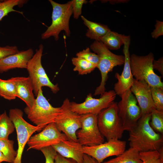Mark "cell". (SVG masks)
<instances>
[{
	"mask_svg": "<svg viewBox=\"0 0 163 163\" xmlns=\"http://www.w3.org/2000/svg\"><path fill=\"white\" fill-rule=\"evenodd\" d=\"M19 51L18 47L15 46H0V59L18 53Z\"/></svg>",
	"mask_w": 163,
	"mask_h": 163,
	"instance_id": "cell-34",
	"label": "cell"
},
{
	"mask_svg": "<svg viewBox=\"0 0 163 163\" xmlns=\"http://www.w3.org/2000/svg\"><path fill=\"white\" fill-rule=\"evenodd\" d=\"M55 160V163H77L73 159L65 158L58 153Z\"/></svg>",
	"mask_w": 163,
	"mask_h": 163,
	"instance_id": "cell-37",
	"label": "cell"
},
{
	"mask_svg": "<svg viewBox=\"0 0 163 163\" xmlns=\"http://www.w3.org/2000/svg\"><path fill=\"white\" fill-rule=\"evenodd\" d=\"M155 25V29L151 33L152 37L157 39L159 37L163 35V21L156 20Z\"/></svg>",
	"mask_w": 163,
	"mask_h": 163,
	"instance_id": "cell-35",
	"label": "cell"
},
{
	"mask_svg": "<svg viewBox=\"0 0 163 163\" xmlns=\"http://www.w3.org/2000/svg\"><path fill=\"white\" fill-rule=\"evenodd\" d=\"M43 49V45L40 44L38 49L36 50L35 53L29 61L26 68L36 97L43 87L49 88L54 94L57 93L59 90L57 84H54L50 80L42 65L41 59Z\"/></svg>",
	"mask_w": 163,
	"mask_h": 163,
	"instance_id": "cell-7",
	"label": "cell"
},
{
	"mask_svg": "<svg viewBox=\"0 0 163 163\" xmlns=\"http://www.w3.org/2000/svg\"><path fill=\"white\" fill-rule=\"evenodd\" d=\"M126 142L119 139H112L107 142L91 146H83L84 154L95 159L99 163H101L109 157L117 156L125 150Z\"/></svg>",
	"mask_w": 163,
	"mask_h": 163,
	"instance_id": "cell-14",
	"label": "cell"
},
{
	"mask_svg": "<svg viewBox=\"0 0 163 163\" xmlns=\"http://www.w3.org/2000/svg\"><path fill=\"white\" fill-rule=\"evenodd\" d=\"M23 116V112L19 109H12L9 110V116L15 126L18 143L17 155L13 163H21L24 149L29 139L34 133L42 130L40 127L28 123Z\"/></svg>",
	"mask_w": 163,
	"mask_h": 163,
	"instance_id": "cell-8",
	"label": "cell"
},
{
	"mask_svg": "<svg viewBox=\"0 0 163 163\" xmlns=\"http://www.w3.org/2000/svg\"><path fill=\"white\" fill-rule=\"evenodd\" d=\"M125 35L109 31L100 39V41L109 50H117L123 44Z\"/></svg>",
	"mask_w": 163,
	"mask_h": 163,
	"instance_id": "cell-22",
	"label": "cell"
},
{
	"mask_svg": "<svg viewBox=\"0 0 163 163\" xmlns=\"http://www.w3.org/2000/svg\"><path fill=\"white\" fill-rule=\"evenodd\" d=\"M90 48L99 58L97 66L100 71L101 81L100 85L95 90L94 95L102 94L105 91V85L108 73L117 66L124 64V56L111 52L100 41L95 40L90 45Z\"/></svg>",
	"mask_w": 163,
	"mask_h": 163,
	"instance_id": "cell-2",
	"label": "cell"
},
{
	"mask_svg": "<svg viewBox=\"0 0 163 163\" xmlns=\"http://www.w3.org/2000/svg\"><path fill=\"white\" fill-rule=\"evenodd\" d=\"M99 131L108 141L120 139L124 131L118 113L117 103L113 102L97 115Z\"/></svg>",
	"mask_w": 163,
	"mask_h": 163,
	"instance_id": "cell-6",
	"label": "cell"
},
{
	"mask_svg": "<svg viewBox=\"0 0 163 163\" xmlns=\"http://www.w3.org/2000/svg\"><path fill=\"white\" fill-rule=\"evenodd\" d=\"M3 162H8V161L2 152L0 151V163Z\"/></svg>",
	"mask_w": 163,
	"mask_h": 163,
	"instance_id": "cell-39",
	"label": "cell"
},
{
	"mask_svg": "<svg viewBox=\"0 0 163 163\" xmlns=\"http://www.w3.org/2000/svg\"><path fill=\"white\" fill-rule=\"evenodd\" d=\"M152 98L156 110L163 111V88L151 87Z\"/></svg>",
	"mask_w": 163,
	"mask_h": 163,
	"instance_id": "cell-30",
	"label": "cell"
},
{
	"mask_svg": "<svg viewBox=\"0 0 163 163\" xmlns=\"http://www.w3.org/2000/svg\"><path fill=\"white\" fill-rule=\"evenodd\" d=\"M142 163H163V149L158 151L139 152Z\"/></svg>",
	"mask_w": 163,
	"mask_h": 163,
	"instance_id": "cell-28",
	"label": "cell"
},
{
	"mask_svg": "<svg viewBox=\"0 0 163 163\" xmlns=\"http://www.w3.org/2000/svg\"><path fill=\"white\" fill-rule=\"evenodd\" d=\"M34 54L33 49L29 48L0 59V73L15 68L26 69L29 61Z\"/></svg>",
	"mask_w": 163,
	"mask_h": 163,
	"instance_id": "cell-17",
	"label": "cell"
},
{
	"mask_svg": "<svg viewBox=\"0 0 163 163\" xmlns=\"http://www.w3.org/2000/svg\"><path fill=\"white\" fill-rule=\"evenodd\" d=\"M0 96L8 100L16 98L15 85L11 78L7 80L0 78Z\"/></svg>",
	"mask_w": 163,
	"mask_h": 163,
	"instance_id": "cell-23",
	"label": "cell"
},
{
	"mask_svg": "<svg viewBox=\"0 0 163 163\" xmlns=\"http://www.w3.org/2000/svg\"><path fill=\"white\" fill-rule=\"evenodd\" d=\"M151 113L142 115L134 127L129 131L130 147L139 152L158 151L163 147V135L155 132L149 124Z\"/></svg>",
	"mask_w": 163,
	"mask_h": 163,
	"instance_id": "cell-1",
	"label": "cell"
},
{
	"mask_svg": "<svg viewBox=\"0 0 163 163\" xmlns=\"http://www.w3.org/2000/svg\"><path fill=\"white\" fill-rule=\"evenodd\" d=\"M120 97L121 100L117 103L118 115L124 131L129 132L134 127L141 117V110L130 89Z\"/></svg>",
	"mask_w": 163,
	"mask_h": 163,
	"instance_id": "cell-9",
	"label": "cell"
},
{
	"mask_svg": "<svg viewBox=\"0 0 163 163\" xmlns=\"http://www.w3.org/2000/svg\"><path fill=\"white\" fill-rule=\"evenodd\" d=\"M77 57L84 59L95 65L97 67L98 64L99 58L95 53L91 52L89 47L86 48L76 54Z\"/></svg>",
	"mask_w": 163,
	"mask_h": 163,
	"instance_id": "cell-31",
	"label": "cell"
},
{
	"mask_svg": "<svg viewBox=\"0 0 163 163\" xmlns=\"http://www.w3.org/2000/svg\"><path fill=\"white\" fill-rule=\"evenodd\" d=\"M72 61L75 66L73 70L77 71L79 75H83L89 73L97 68L96 66L92 63L77 57L72 58Z\"/></svg>",
	"mask_w": 163,
	"mask_h": 163,
	"instance_id": "cell-25",
	"label": "cell"
},
{
	"mask_svg": "<svg viewBox=\"0 0 163 163\" xmlns=\"http://www.w3.org/2000/svg\"><path fill=\"white\" fill-rule=\"evenodd\" d=\"M81 18L84 24L88 28L85 35L91 39L100 41L101 38L110 30L106 25L89 21L82 15Z\"/></svg>",
	"mask_w": 163,
	"mask_h": 163,
	"instance_id": "cell-20",
	"label": "cell"
},
{
	"mask_svg": "<svg viewBox=\"0 0 163 163\" xmlns=\"http://www.w3.org/2000/svg\"><path fill=\"white\" fill-rule=\"evenodd\" d=\"M68 139L66 135L57 129L54 123H51L40 133L30 137L27 143L29 147L27 150L31 149L40 150Z\"/></svg>",
	"mask_w": 163,
	"mask_h": 163,
	"instance_id": "cell-13",
	"label": "cell"
},
{
	"mask_svg": "<svg viewBox=\"0 0 163 163\" xmlns=\"http://www.w3.org/2000/svg\"><path fill=\"white\" fill-rule=\"evenodd\" d=\"M81 126L76 132L79 142L83 146H91L104 142L97 123V115L93 114L80 115Z\"/></svg>",
	"mask_w": 163,
	"mask_h": 163,
	"instance_id": "cell-11",
	"label": "cell"
},
{
	"mask_svg": "<svg viewBox=\"0 0 163 163\" xmlns=\"http://www.w3.org/2000/svg\"><path fill=\"white\" fill-rule=\"evenodd\" d=\"M14 142L12 140L0 139V151L2 152L8 162L13 163L17 155V151L14 148Z\"/></svg>",
	"mask_w": 163,
	"mask_h": 163,
	"instance_id": "cell-26",
	"label": "cell"
},
{
	"mask_svg": "<svg viewBox=\"0 0 163 163\" xmlns=\"http://www.w3.org/2000/svg\"><path fill=\"white\" fill-rule=\"evenodd\" d=\"M15 129L13 123L5 111L0 114V139H8Z\"/></svg>",
	"mask_w": 163,
	"mask_h": 163,
	"instance_id": "cell-24",
	"label": "cell"
},
{
	"mask_svg": "<svg viewBox=\"0 0 163 163\" xmlns=\"http://www.w3.org/2000/svg\"><path fill=\"white\" fill-rule=\"evenodd\" d=\"M154 60L152 52L145 56L133 54L130 56V64L132 74L135 79L144 81L151 87L163 88L161 77L155 73L153 67Z\"/></svg>",
	"mask_w": 163,
	"mask_h": 163,
	"instance_id": "cell-5",
	"label": "cell"
},
{
	"mask_svg": "<svg viewBox=\"0 0 163 163\" xmlns=\"http://www.w3.org/2000/svg\"><path fill=\"white\" fill-rule=\"evenodd\" d=\"M82 163H99L94 158L86 154H84Z\"/></svg>",
	"mask_w": 163,
	"mask_h": 163,
	"instance_id": "cell-38",
	"label": "cell"
},
{
	"mask_svg": "<svg viewBox=\"0 0 163 163\" xmlns=\"http://www.w3.org/2000/svg\"><path fill=\"white\" fill-rule=\"evenodd\" d=\"M25 0H5L0 2V21L8 13L11 12H16L23 14V12L14 9L16 5L22 6L25 3Z\"/></svg>",
	"mask_w": 163,
	"mask_h": 163,
	"instance_id": "cell-27",
	"label": "cell"
},
{
	"mask_svg": "<svg viewBox=\"0 0 163 163\" xmlns=\"http://www.w3.org/2000/svg\"><path fill=\"white\" fill-rule=\"evenodd\" d=\"M139 152L135 149L130 147L120 155L103 163H142Z\"/></svg>",
	"mask_w": 163,
	"mask_h": 163,
	"instance_id": "cell-21",
	"label": "cell"
},
{
	"mask_svg": "<svg viewBox=\"0 0 163 163\" xmlns=\"http://www.w3.org/2000/svg\"><path fill=\"white\" fill-rule=\"evenodd\" d=\"M62 156L71 158L77 163H82L84 153L82 146L78 142L66 140L52 146Z\"/></svg>",
	"mask_w": 163,
	"mask_h": 163,
	"instance_id": "cell-19",
	"label": "cell"
},
{
	"mask_svg": "<svg viewBox=\"0 0 163 163\" xmlns=\"http://www.w3.org/2000/svg\"><path fill=\"white\" fill-rule=\"evenodd\" d=\"M101 95L100 98L97 99L93 98L90 94L83 102H70L71 109L79 115L90 113L97 115L114 102L117 94L114 90H112L105 91Z\"/></svg>",
	"mask_w": 163,
	"mask_h": 163,
	"instance_id": "cell-12",
	"label": "cell"
},
{
	"mask_svg": "<svg viewBox=\"0 0 163 163\" xmlns=\"http://www.w3.org/2000/svg\"><path fill=\"white\" fill-rule=\"evenodd\" d=\"M154 69L158 70L163 76V57H161L158 60H154L153 62Z\"/></svg>",
	"mask_w": 163,
	"mask_h": 163,
	"instance_id": "cell-36",
	"label": "cell"
},
{
	"mask_svg": "<svg viewBox=\"0 0 163 163\" xmlns=\"http://www.w3.org/2000/svg\"><path fill=\"white\" fill-rule=\"evenodd\" d=\"M11 78L15 84L17 97L24 101L27 107L31 108L35 98L33 85L29 77H16Z\"/></svg>",
	"mask_w": 163,
	"mask_h": 163,
	"instance_id": "cell-18",
	"label": "cell"
},
{
	"mask_svg": "<svg viewBox=\"0 0 163 163\" xmlns=\"http://www.w3.org/2000/svg\"><path fill=\"white\" fill-rule=\"evenodd\" d=\"M130 41V36L125 35L123 49V53L125 58L123 70L121 75L117 73L115 75L117 82L114 85V91L117 95L120 96L126 91L130 89L134 79L130 64L129 47Z\"/></svg>",
	"mask_w": 163,
	"mask_h": 163,
	"instance_id": "cell-15",
	"label": "cell"
},
{
	"mask_svg": "<svg viewBox=\"0 0 163 163\" xmlns=\"http://www.w3.org/2000/svg\"><path fill=\"white\" fill-rule=\"evenodd\" d=\"M53 8L52 22L50 25L41 34L43 40L53 36L56 41L59 39V35L62 30L66 35L69 37L70 31L69 27L70 18L73 14L71 1L67 3L61 4L52 0H49Z\"/></svg>",
	"mask_w": 163,
	"mask_h": 163,
	"instance_id": "cell-4",
	"label": "cell"
},
{
	"mask_svg": "<svg viewBox=\"0 0 163 163\" xmlns=\"http://www.w3.org/2000/svg\"><path fill=\"white\" fill-rule=\"evenodd\" d=\"M149 124L156 133L163 135V111L156 109L151 113Z\"/></svg>",
	"mask_w": 163,
	"mask_h": 163,
	"instance_id": "cell-29",
	"label": "cell"
},
{
	"mask_svg": "<svg viewBox=\"0 0 163 163\" xmlns=\"http://www.w3.org/2000/svg\"><path fill=\"white\" fill-rule=\"evenodd\" d=\"M130 90L136 99L142 115L150 114L156 109L152 98L151 87L146 82L134 78Z\"/></svg>",
	"mask_w": 163,
	"mask_h": 163,
	"instance_id": "cell-16",
	"label": "cell"
},
{
	"mask_svg": "<svg viewBox=\"0 0 163 163\" xmlns=\"http://www.w3.org/2000/svg\"><path fill=\"white\" fill-rule=\"evenodd\" d=\"M40 150L45 157V163H55V159L57 153L52 146L43 148Z\"/></svg>",
	"mask_w": 163,
	"mask_h": 163,
	"instance_id": "cell-32",
	"label": "cell"
},
{
	"mask_svg": "<svg viewBox=\"0 0 163 163\" xmlns=\"http://www.w3.org/2000/svg\"><path fill=\"white\" fill-rule=\"evenodd\" d=\"M69 100L66 98L61 106L62 111L54 123L57 129L62 132L68 140L78 142L76 132L81 126V115L71 109Z\"/></svg>",
	"mask_w": 163,
	"mask_h": 163,
	"instance_id": "cell-10",
	"label": "cell"
},
{
	"mask_svg": "<svg viewBox=\"0 0 163 163\" xmlns=\"http://www.w3.org/2000/svg\"><path fill=\"white\" fill-rule=\"evenodd\" d=\"M62 111L61 107H53L44 96L41 89L39 91L33 106L26 107L24 111L28 118L42 129L50 123H55Z\"/></svg>",
	"mask_w": 163,
	"mask_h": 163,
	"instance_id": "cell-3",
	"label": "cell"
},
{
	"mask_svg": "<svg viewBox=\"0 0 163 163\" xmlns=\"http://www.w3.org/2000/svg\"><path fill=\"white\" fill-rule=\"evenodd\" d=\"M71 2L74 18L77 19L82 14L83 5L87 4L88 1L85 0H73L71 1Z\"/></svg>",
	"mask_w": 163,
	"mask_h": 163,
	"instance_id": "cell-33",
	"label": "cell"
}]
</instances>
